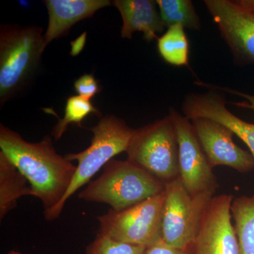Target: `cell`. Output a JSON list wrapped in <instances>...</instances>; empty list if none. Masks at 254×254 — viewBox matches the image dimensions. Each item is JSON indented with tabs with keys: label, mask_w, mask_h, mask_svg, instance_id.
Returning a JSON list of instances; mask_svg holds the SVG:
<instances>
[{
	"label": "cell",
	"mask_w": 254,
	"mask_h": 254,
	"mask_svg": "<svg viewBox=\"0 0 254 254\" xmlns=\"http://www.w3.org/2000/svg\"><path fill=\"white\" fill-rule=\"evenodd\" d=\"M0 151L26 177L41 200L44 214L63 200L77 166L57 153L51 137L38 143L25 141L17 132L0 125Z\"/></svg>",
	"instance_id": "1"
},
{
	"label": "cell",
	"mask_w": 254,
	"mask_h": 254,
	"mask_svg": "<svg viewBox=\"0 0 254 254\" xmlns=\"http://www.w3.org/2000/svg\"><path fill=\"white\" fill-rule=\"evenodd\" d=\"M89 130L93 135L90 146L79 153L65 155L69 161L77 160V168L63 200L54 208L44 214L45 218L48 221L59 218L66 201L76 190L89 182L92 177L114 157L127 151L135 131L134 128L127 125L125 120L115 115L102 117L99 123Z\"/></svg>",
	"instance_id": "4"
},
{
	"label": "cell",
	"mask_w": 254,
	"mask_h": 254,
	"mask_svg": "<svg viewBox=\"0 0 254 254\" xmlns=\"http://www.w3.org/2000/svg\"><path fill=\"white\" fill-rule=\"evenodd\" d=\"M113 4L123 18L121 36L131 39L136 32L143 33L148 42L158 40L159 33H163L165 26L156 1L153 0H115Z\"/></svg>",
	"instance_id": "14"
},
{
	"label": "cell",
	"mask_w": 254,
	"mask_h": 254,
	"mask_svg": "<svg viewBox=\"0 0 254 254\" xmlns=\"http://www.w3.org/2000/svg\"><path fill=\"white\" fill-rule=\"evenodd\" d=\"M146 254H190L188 251L178 250L170 247L163 241L147 250Z\"/></svg>",
	"instance_id": "23"
},
{
	"label": "cell",
	"mask_w": 254,
	"mask_h": 254,
	"mask_svg": "<svg viewBox=\"0 0 254 254\" xmlns=\"http://www.w3.org/2000/svg\"><path fill=\"white\" fill-rule=\"evenodd\" d=\"M43 28L29 25L0 27V105L22 91L36 73L44 50Z\"/></svg>",
	"instance_id": "2"
},
{
	"label": "cell",
	"mask_w": 254,
	"mask_h": 254,
	"mask_svg": "<svg viewBox=\"0 0 254 254\" xmlns=\"http://www.w3.org/2000/svg\"><path fill=\"white\" fill-rule=\"evenodd\" d=\"M169 115L176 127L179 143V171L184 186L191 194L203 192L215 193L218 179L195 134L190 120L175 108Z\"/></svg>",
	"instance_id": "8"
},
{
	"label": "cell",
	"mask_w": 254,
	"mask_h": 254,
	"mask_svg": "<svg viewBox=\"0 0 254 254\" xmlns=\"http://www.w3.org/2000/svg\"><path fill=\"white\" fill-rule=\"evenodd\" d=\"M165 185L128 160H110L99 178L78 193L88 202L106 203L119 212L165 191Z\"/></svg>",
	"instance_id": "3"
},
{
	"label": "cell",
	"mask_w": 254,
	"mask_h": 254,
	"mask_svg": "<svg viewBox=\"0 0 254 254\" xmlns=\"http://www.w3.org/2000/svg\"><path fill=\"white\" fill-rule=\"evenodd\" d=\"M158 50L165 63L175 66H189L190 42L185 28L175 25L158 38Z\"/></svg>",
	"instance_id": "17"
},
{
	"label": "cell",
	"mask_w": 254,
	"mask_h": 254,
	"mask_svg": "<svg viewBox=\"0 0 254 254\" xmlns=\"http://www.w3.org/2000/svg\"><path fill=\"white\" fill-rule=\"evenodd\" d=\"M165 26L179 25L192 31H200L201 22L190 0H156Z\"/></svg>",
	"instance_id": "18"
},
{
	"label": "cell",
	"mask_w": 254,
	"mask_h": 254,
	"mask_svg": "<svg viewBox=\"0 0 254 254\" xmlns=\"http://www.w3.org/2000/svg\"><path fill=\"white\" fill-rule=\"evenodd\" d=\"M43 2L49 16L43 35V50L52 41L66 35L76 23L113 4L109 0H46Z\"/></svg>",
	"instance_id": "13"
},
{
	"label": "cell",
	"mask_w": 254,
	"mask_h": 254,
	"mask_svg": "<svg viewBox=\"0 0 254 254\" xmlns=\"http://www.w3.org/2000/svg\"><path fill=\"white\" fill-rule=\"evenodd\" d=\"M75 91L78 95L88 100H91L101 90L99 82L92 74H84L75 81Z\"/></svg>",
	"instance_id": "21"
},
{
	"label": "cell",
	"mask_w": 254,
	"mask_h": 254,
	"mask_svg": "<svg viewBox=\"0 0 254 254\" xmlns=\"http://www.w3.org/2000/svg\"><path fill=\"white\" fill-rule=\"evenodd\" d=\"M195 84L206 87L209 90L204 93L187 94L182 102V114L190 120L203 118L222 124L248 146L254 159V123H248L234 115L227 108L224 93L211 84L198 81Z\"/></svg>",
	"instance_id": "12"
},
{
	"label": "cell",
	"mask_w": 254,
	"mask_h": 254,
	"mask_svg": "<svg viewBox=\"0 0 254 254\" xmlns=\"http://www.w3.org/2000/svg\"><path fill=\"white\" fill-rule=\"evenodd\" d=\"M147 250L141 246L122 243L98 234L86 247V254H146Z\"/></svg>",
	"instance_id": "20"
},
{
	"label": "cell",
	"mask_w": 254,
	"mask_h": 254,
	"mask_svg": "<svg viewBox=\"0 0 254 254\" xmlns=\"http://www.w3.org/2000/svg\"><path fill=\"white\" fill-rule=\"evenodd\" d=\"M165 191L122 211L98 217V234L122 243L148 249L163 241Z\"/></svg>",
	"instance_id": "6"
},
{
	"label": "cell",
	"mask_w": 254,
	"mask_h": 254,
	"mask_svg": "<svg viewBox=\"0 0 254 254\" xmlns=\"http://www.w3.org/2000/svg\"><path fill=\"white\" fill-rule=\"evenodd\" d=\"M232 194L215 195L210 200L190 254H240L231 213Z\"/></svg>",
	"instance_id": "10"
},
{
	"label": "cell",
	"mask_w": 254,
	"mask_h": 254,
	"mask_svg": "<svg viewBox=\"0 0 254 254\" xmlns=\"http://www.w3.org/2000/svg\"><path fill=\"white\" fill-rule=\"evenodd\" d=\"M213 88H216L219 91L224 92V93H228L230 94L237 95V96L241 97L244 98L243 101L237 102V103H232V105L238 107V108H244V109H247L252 110L254 112V95L248 94V93H243L237 91V90L232 89V88H227V87H221L218 86H215V85H211Z\"/></svg>",
	"instance_id": "22"
},
{
	"label": "cell",
	"mask_w": 254,
	"mask_h": 254,
	"mask_svg": "<svg viewBox=\"0 0 254 254\" xmlns=\"http://www.w3.org/2000/svg\"><path fill=\"white\" fill-rule=\"evenodd\" d=\"M126 153L127 160L165 185L180 177L178 138L169 114L135 129Z\"/></svg>",
	"instance_id": "5"
},
{
	"label": "cell",
	"mask_w": 254,
	"mask_h": 254,
	"mask_svg": "<svg viewBox=\"0 0 254 254\" xmlns=\"http://www.w3.org/2000/svg\"><path fill=\"white\" fill-rule=\"evenodd\" d=\"M35 197L34 191L26 177L0 151V219L16 208L18 198Z\"/></svg>",
	"instance_id": "15"
},
{
	"label": "cell",
	"mask_w": 254,
	"mask_h": 254,
	"mask_svg": "<svg viewBox=\"0 0 254 254\" xmlns=\"http://www.w3.org/2000/svg\"><path fill=\"white\" fill-rule=\"evenodd\" d=\"M163 214V242L178 250L188 251L198 234L203 214L213 192L193 195L180 177L165 184Z\"/></svg>",
	"instance_id": "7"
},
{
	"label": "cell",
	"mask_w": 254,
	"mask_h": 254,
	"mask_svg": "<svg viewBox=\"0 0 254 254\" xmlns=\"http://www.w3.org/2000/svg\"><path fill=\"white\" fill-rule=\"evenodd\" d=\"M203 4L235 64H254V11L241 6L236 0H204Z\"/></svg>",
	"instance_id": "9"
},
{
	"label": "cell",
	"mask_w": 254,
	"mask_h": 254,
	"mask_svg": "<svg viewBox=\"0 0 254 254\" xmlns=\"http://www.w3.org/2000/svg\"><path fill=\"white\" fill-rule=\"evenodd\" d=\"M231 213L240 254H254V195L234 198Z\"/></svg>",
	"instance_id": "16"
},
{
	"label": "cell",
	"mask_w": 254,
	"mask_h": 254,
	"mask_svg": "<svg viewBox=\"0 0 254 254\" xmlns=\"http://www.w3.org/2000/svg\"><path fill=\"white\" fill-rule=\"evenodd\" d=\"M190 122L212 168L223 165L240 173L254 170L253 156L234 142L231 130L208 118H194Z\"/></svg>",
	"instance_id": "11"
},
{
	"label": "cell",
	"mask_w": 254,
	"mask_h": 254,
	"mask_svg": "<svg viewBox=\"0 0 254 254\" xmlns=\"http://www.w3.org/2000/svg\"><path fill=\"white\" fill-rule=\"evenodd\" d=\"M55 115L58 118V123L53 128L52 135L55 140H59L67 129L71 124L77 125L82 127V122L90 114H95L101 117L99 110L95 108L90 100L83 98L79 95L70 96L66 100L64 115L63 118H59L53 110L47 111Z\"/></svg>",
	"instance_id": "19"
},
{
	"label": "cell",
	"mask_w": 254,
	"mask_h": 254,
	"mask_svg": "<svg viewBox=\"0 0 254 254\" xmlns=\"http://www.w3.org/2000/svg\"><path fill=\"white\" fill-rule=\"evenodd\" d=\"M8 254H22L20 253V252H16V251H11V252H10L9 253H8Z\"/></svg>",
	"instance_id": "24"
}]
</instances>
